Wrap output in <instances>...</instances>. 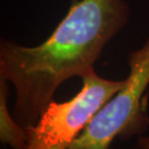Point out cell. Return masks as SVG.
Masks as SVG:
<instances>
[{"mask_svg":"<svg viewBox=\"0 0 149 149\" xmlns=\"http://www.w3.org/2000/svg\"><path fill=\"white\" fill-rule=\"evenodd\" d=\"M125 0H72L52 35L36 46L0 40V79L16 93L12 113L28 130L62 83L93 69L103 50L130 19Z\"/></svg>","mask_w":149,"mask_h":149,"instance_id":"1","label":"cell"},{"mask_svg":"<svg viewBox=\"0 0 149 149\" xmlns=\"http://www.w3.org/2000/svg\"><path fill=\"white\" fill-rule=\"evenodd\" d=\"M129 74L124 85L99 112L69 149H107L115 139L143 135L149 118L142 98L149 85V39L128 56Z\"/></svg>","mask_w":149,"mask_h":149,"instance_id":"2","label":"cell"},{"mask_svg":"<svg viewBox=\"0 0 149 149\" xmlns=\"http://www.w3.org/2000/svg\"><path fill=\"white\" fill-rule=\"evenodd\" d=\"M80 79L82 88L76 96L63 103L52 101L35 125L26 130L28 149H69L125 82L100 77L94 68Z\"/></svg>","mask_w":149,"mask_h":149,"instance_id":"3","label":"cell"},{"mask_svg":"<svg viewBox=\"0 0 149 149\" xmlns=\"http://www.w3.org/2000/svg\"><path fill=\"white\" fill-rule=\"evenodd\" d=\"M9 82L0 79V141L2 145L16 149H28L27 132L16 121L9 109L7 99Z\"/></svg>","mask_w":149,"mask_h":149,"instance_id":"4","label":"cell"},{"mask_svg":"<svg viewBox=\"0 0 149 149\" xmlns=\"http://www.w3.org/2000/svg\"><path fill=\"white\" fill-rule=\"evenodd\" d=\"M136 147L149 149V135H141L136 139Z\"/></svg>","mask_w":149,"mask_h":149,"instance_id":"5","label":"cell"}]
</instances>
